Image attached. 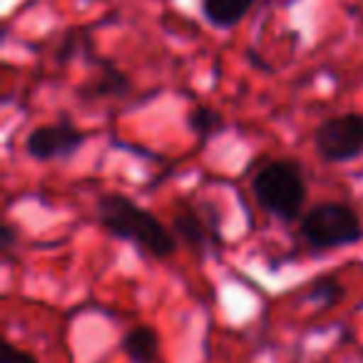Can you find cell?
<instances>
[{
  "label": "cell",
  "instance_id": "cell-1",
  "mask_svg": "<svg viewBox=\"0 0 363 363\" xmlns=\"http://www.w3.org/2000/svg\"><path fill=\"white\" fill-rule=\"evenodd\" d=\"M97 219L107 234L122 242H132L155 259H167L177 252L174 232H169L155 214L142 209L127 194H102L97 199Z\"/></svg>",
  "mask_w": 363,
  "mask_h": 363
},
{
  "label": "cell",
  "instance_id": "cell-2",
  "mask_svg": "<svg viewBox=\"0 0 363 363\" xmlns=\"http://www.w3.org/2000/svg\"><path fill=\"white\" fill-rule=\"evenodd\" d=\"M252 194L264 212L281 222H294L301 214L308 197L301 164L291 160H277L264 164L252 179Z\"/></svg>",
  "mask_w": 363,
  "mask_h": 363
},
{
  "label": "cell",
  "instance_id": "cell-3",
  "mask_svg": "<svg viewBox=\"0 0 363 363\" xmlns=\"http://www.w3.org/2000/svg\"><path fill=\"white\" fill-rule=\"evenodd\" d=\"M301 239L316 252L341 249L363 239V224L348 204L323 202L301 217Z\"/></svg>",
  "mask_w": 363,
  "mask_h": 363
},
{
  "label": "cell",
  "instance_id": "cell-4",
  "mask_svg": "<svg viewBox=\"0 0 363 363\" xmlns=\"http://www.w3.org/2000/svg\"><path fill=\"white\" fill-rule=\"evenodd\" d=\"M313 147L323 162H351L363 155V115L346 112L323 120L313 132Z\"/></svg>",
  "mask_w": 363,
  "mask_h": 363
},
{
  "label": "cell",
  "instance_id": "cell-5",
  "mask_svg": "<svg viewBox=\"0 0 363 363\" xmlns=\"http://www.w3.org/2000/svg\"><path fill=\"white\" fill-rule=\"evenodd\" d=\"M87 135L80 132L67 120L52 122V125H40L28 135L26 150L33 160L38 162H52V160H67L77 155L85 145Z\"/></svg>",
  "mask_w": 363,
  "mask_h": 363
},
{
  "label": "cell",
  "instance_id": "cell-6",
  "mask_svg": "<svg viewBox=\"0 0 363 363\" xmlns=\"http://www.w3.org/2000/svg\"><path fill=\"white\" fill-rule=\"evenodd\" d=\"M172 232L179 239L184 247H189L192 252L204 254L212 244L222 242V234L212 222L202 217L194 207L182 204L172 212Z\"/></svg>",
  "mask_w": 363,
  "mask_h": 363
},
{
  "label": "cell",
  "instance_id": "cell-7",
  "mask_svg": "<svg viewBox=\"0 0 363 363\" xmlns=\"http://www.w3.org/2000/svg\"><path fill=\"white\" fill-rule=\"evenodd\" d=\"M257 0H202V18L217 30H232L249 16Z\"/></svg>",
  "mask_w": 363,
  "mask_h": 363
},
{
  "label": "cell",
  "instance_id": "cell-8",
  "mask_svg": "<svg viewBox=\"0 0 363 363\" xmlns=\"http://www.w3.org/2000/svg\"><path fill=\"white\" fill-rule=\"evenodd\" d=\"M122 351L132 363H157L160 336L152 326H135L122 338Z\"/></svg>",
  "mask_w": 363,
  "mask_h": 363
},
{
  "label": "cell",
  "instance_id": "cell-9",
  "mask_svg": "<svg viewBox=\"0 0 363 363\" xmlns=\"http://www.w3.org/2000/svg\"><path fill=\"white\" fill-rule=\"evenodd\" d=\"M130 87H132V82L125 72L117 70V67L110 65V62H102L100 75H97L92 82H87V85L80 90V95L85 97V100H97V97H120V95H127Z\"/></svg>",
  "mask_w": 363,
  "mask_h": 363
},
{
  "label": "cell",
  "instance_id": "cell-10",
  "mask_svg": "<svg viewBox=\"0 0 363 363\" xmlns=\"http://www.w3.org/2000/svg\"><path fill=\"white\" fill-rule=\"evenodd\" d=\"M187 125H189V130L197 135L199 142H207L209 137H214L217 132L224 130L222 115H219L217 110H212V107H207V105L192 107V110H189V115H187Z\"/></svg>",
  "mask_w": 363,
  "mask_h": 363
},
{
  "label": "cell",
  "instance_id": "cell-11",
  "mask_svg": "<svg viewBox=\"0 0 363 363\" xmlns=\"http://www.w3.org/2000/svg\"><path fill=\"white\" fill-rule=\"evenodd\" d=\"M343 294H346V289H343V284L338 281V279L318 277V279H313L311 286H308L306 298L313 303H318V306H323V308H331L341 301Z\"/></svg>",
  "mask_w": 363,
  "mask_h": 363
},
{
  "label": "cell",
  "instance_id": "cell-12",
  "mask_svg": "<svg viewBox=\"0 0 363 363\" xmlns=\"http://www.w3.org/2000/svg\"><path fill=\"white\" fill-rule=\"evenodd\" d=\"M0 363H38L35 356L28 351H21L13 343H3V353H0Z\"/></svg>",
  "mask_w": 363,
  "mask_h": 363
},
{
  "label": "cell",
  "instance_id": "cell-13",
  "mask_svg": "<svg viewBox=\"0 0 363 363\" xmlns=\"http://www.w3.org/2000/svg\"><path fill=\"white\" fill-rule=\"evenodd\" d=\"M13 244H16V229L11 227V224H3L0 227V249H13Z\"/></svg>",
  "mask_w": 363,
  "mask_h": 363
}]
</instances>
